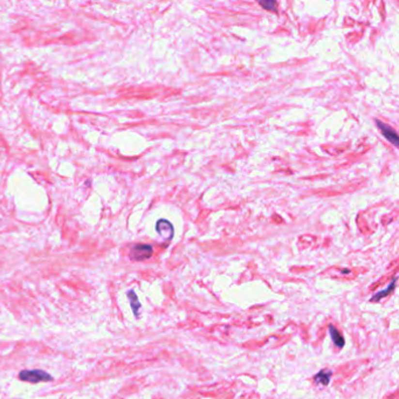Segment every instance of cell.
<instances>
[{"label":"cell","mask_w":399,"mask_h":399,"mask_svg":"<svg viewBox=\"0 0 399 399\" xmlns=\"http://www.w3.org/2000/svg\"><path fill=\"white\" fill-rule=\"evenodd\" d=\"M329 334L331 339H333L334 344L336 345L337 348H342L344 345V337L338 333V330L336 329L334 325H329Z\"/></svg>","instance_id":"8"},{"label":"cell","mask_w":399,"mask_h":399,"mask_svg":"<svg viewBox=\"0 0 399 399\" xmlns=\"http://www.w3.org/2000/svg\"><path fill=\"white\" fill-rule=\"evenodd\" d=\"M396 282H397V277H395V279H393V280L391 281V283H390V285L387 286V287H386L385 289H383V291L377 292V293H376V294L373 295V296L371 297V299H370V301H371V302H378L379 300L384 299V297H386L387 295L391 294L392 292L395 291Z\"/></svg>","instance_id":"5"},{"label":"cell","mask_w":399,"mask_h":399,"mask_svg":"<svg viewBox=\"0 0 399 399\" xmlns=\"http://www.w3.org/2000/svg\"><path fill=\"white\" fill-rule=\"evenodd\" d=\"M156 230H157V232H158L159 235H162L163 238L168 239V240H170V239L173 237L172 225H171L167 220H159L156 225Z\"/></svg>","instance_id":"4"},{"label":"cell","mask_w":399,"mask_h":399,"mask_svg":"<svg viewBox=\"0 0 399 399\" xmlns=\"http://www.w3.org/2000/svg\"><path fill=\"white\" fill-rule=\"evenodd\" d=\"M19 379L22 382H28V383H41V382H50L53 381V377L49 373L45 372L44 370H22L19 373Z\"/></svg>","instance_id":"1"},{"label":"cell","mask_w":399,"mask_h":399,"mask_svg":"<svg viewBox=\"0 0 399 399\" xmlns=\"http://www.w3.org/2000/svg\"><path fill=\"white\" fill-rule=\"evenodd\" d=\"M330 377H331V371L327 369H323L320 371L317 375L314 377V382H315L316 384H321V385H328L330 382Z\"/></svg>","instance_id":"7"},{"label":"cell","mask_w":399,"mask_h":399,"mask_svg":"<svg viewBox=\"0 0 399 399\" xmlns=\"http://www.w3.org/2000/svg\"><path fill=\"white\" fill-rule=\"evenodd\" d=\"M128 299L129 301H130V306H131V309H133L134 311V315L136 317H139V310H140V303H139V300L138 297H137L136 293H135L134 291H129L128 292Z\"/></svg>","instance_id":"6"},{"label":"cell","mask_w":399,"mask_h":399,"mask_svg":"<svg viewBox=\"0 0 399 399\" xmlns=\"http://www.w3.org/2000/svg\"><path fill=\"white\" fill-rule=\"evenodd\" d=\"M153 246L145 245V244H138L135 245L130 251V259L134 261L147 260L153 255Z\"/></svg>","instance_id":"2"},{"label":"cell","mask_w":399,"mask_h":399,"mask_svg":"<svg viewBox=\"0 0 399 399\" xmlns=\"http://www.w3.org/2000/svg\"><path fill=\"white\" fill-rule=\"evenodd\" d=\"M376 124H377L379 130H381L382 135H383V136L385 137V138L389 140L390 143H392L395 147H398V145H399V142H398L399 137H398L397 133L395 131V129H393L392 126H390L389 124H385V123L382 122V121H378V120L376 121Z\"/></svg>","instance_id":"3"},{"label":"cell","mask_w":399,"mask_h":399,"mask_svg":"<svg viewBox=\"0 0 399 399\" xmlns=\"http://www.w3.org/2000/svg\"><path fill=\"white\" fill-rule=\"evenodd\" d=\"M259 4L267 11H276V2L275 1H259Z\"/></svg>","instance_id":"9"}]
</instances>
